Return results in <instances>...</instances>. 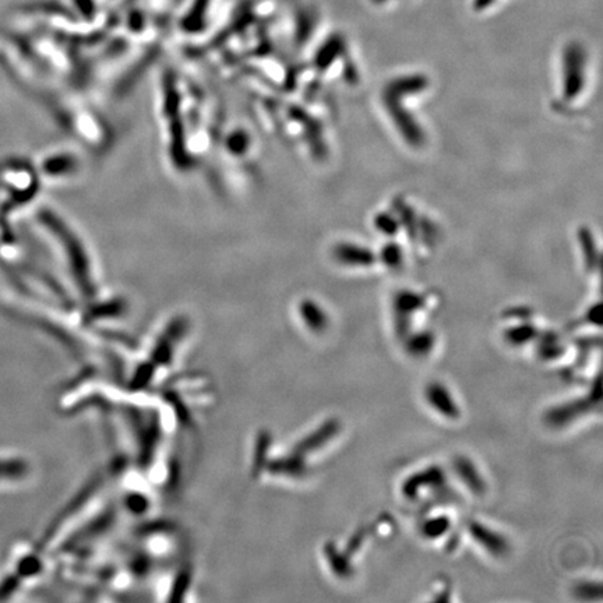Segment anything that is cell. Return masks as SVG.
I'll use <instances>...</instances> for the list:
<instances>
[{
	"instance_id": "obj_1",
	"label": "cell",
	"mask_w": 603,
	"mask_h": 603,
	"mask_svg": "<svg viewBox=\"0 0 603 603\" xmlns=\"http://www.w3.org/2000/svg\"><path fill=\"white\" fill-rule=\"evenodd\" d=\"M426 398H428L429 403L443 416H447L450 420H455L460 415V410H458L454 398L451 397L447 388L440 383L429 385V387L426 388Z\"/></svg>"
},
{
	"instance_id": "obj_2",
	"label": "cell",
	"mask_w": 603,
	"mask_h": 603,
	"mask_svg": "<svg viewBox=\"0 0 603 603\" xmlns=\"http://www.w3.org/2000/svg\"><path fill=\"white\" fill-rule=\"evenodd\" d=\"M473 539L482 545L483 549L495 556H505L508 552V542L500 533L495 532L480 522H472L470 527Z\"/></svg>"
},
{
	"instance_id": "obj_3",
	"label": "cell",
	"mask_w": 603,
	"mask_h": 603,
	"mask_svg": "<svg viewBox=\"0 0 603 603\" xmlns=\"http://www.w3.org/2000/svg\"><path fill=\"white\" fill-rule=\"evenodd\" d=\"M454 468L458 477L467 485L468 489L472 490V493L478 496L485 493L486 485L483 482L482 475H480L478 468L473 465L472 461L467 460L465 457L457 458Z\"/></svg>"
},
{
	"instance_id": "obj_4",
	"label": "cell",
	"mask_w": 603,
	"mask_h": 603,
	"mask_svg": "<svg viewBox=\"0 0 603 603\" xmlns=\"http://www.w3.org/2000/svg\"><path fill=\"white\" fill-rule=\"evenodd\" d=\"M24 463L16 460H0V480H13L24 473Z\"/></svg>"
},
{
	"instance_id": "obj_5",
	"label": "cell",
	"mask_w": 603,
	"mask_h": 603,
	"mask_svg": "<svg viewBox=\"0 0 603 603\" xmlns=\"http://www.w3.org/2000/svg\"><path fill=\"white\" fill-rule=\"evenodd\" d=\"M408 348L412 355H428L433 348V337L429 334H420L411 340Z\"/></svg>"
},
{
	"instance_id": "obj_6",
	"label": "cell",
	"mask_w": 603,
	"mask_h": 603,
	"mask_svg": "<svg viewBox=\"0 0 603 603\" xmlns=\"http://www.w3.org/2000/svg\"><path fill=\"white\" fill-rule=\"evenodd\" d=\"M448 527H450V522L447 518H436L423 524V535L426 538H438V535L448 531Z\"/></svg>"
},
{
	"instance_id": "obj_7",
	"label": "cell",
	"mask_w": 603,
	"mask_h": 603,
	"mask_svg": "<svg viewBox=\"0 0 603 603\" xmlns=\"http://www.w3.org/2000/svg\"><path fill=\"white\" fill-rule=\"evenodd\" d=\"M575 592L578 598H582V599H590V598L594 599V598H600V585L595 587V584H580Z\"/></svg>"
}]
</instances>
